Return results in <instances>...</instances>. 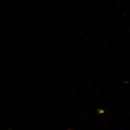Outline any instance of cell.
<instances>
[{
	"instance_id": "1",
	"label": "cell",
	"mask_w": 130,
	"mask_h": 130,
	"mask_svg": "<svg viewBox=\"0 0 130 130\" xmlns=\"http://www.w3.org/2000/svg\"></svg>"
}]
</instances>
